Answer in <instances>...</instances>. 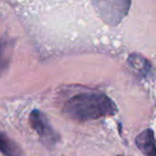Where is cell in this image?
I'll list each match as a JSON object with an SVG mask.
<instances>
[{
  "instance_id": "1",
  "label": "cell",
  "mask_w": 156,
  "mask_h": 156,
  "mask_svg": "<svg viewBox=\"0 0 156 156\" xmlns=\"http://www.w3.org/2000/svg\"><path fill=\"white\" fill-rule=\"evenodd\" d=\"M117 111L115 102L104 93L78 94L71 97L64 106V113L79 121L114 116Z\"/></svg>"
},
{
  "instance_id": "2",
  "label": "cell",
  "mask_w": 156,
  "mask_h": 156,
  "mask_svg": "<svg viewBox=\"0 0 156 156\" xmlns=\"http://www.w3.org/2000/svg\"><path fill=\"white\" fill-rule=\"evenodd\" d=\"M100 18L111 27L118 26L127 15L132 0H90Z\"/></svg>"
},
{
  "instance_id": "3",
  "label": "cell",
  "mask_w": 156,
  "mask_h": 156,
  "mask_svg": "<svg viewBox=\"0 0 156 156\" xmlns=\"http://www.w3.org/2000/svg\"><path fill=\"white\" fill-rule=\"evenodd\" d=\"M30 124L46 146H54L60 140V135L54 131L48 118L39 109H33L31 112Z\"/></svg>"
},
{
  "instance_id": "4",
  "label": "cell",
  "mask_w": 156,
  "mask_h": 156,
  "mask_svg": "<svg viewBox=\"0 0 156 156\" xmlns=\"http://www.w3.org/2000/svg\"><path fill=\"white\" fill-rule=\"evenodd\" d=\"M135 144L144 156H156V140L152 129H146L138 134Z\"/></svg>"
},
{
  "instance_id": "5",
  "label": "cell",
  "mask_w": 156,
  "mask_h": 156,
  "mask_svg": "<svg viewBox=\"0 0 156 156\" xmlns=\"http://www.w3.org/2000/svg\"><path fill=\"white\" fill-rule=\"evenodd\" d=\"M127 63L137 73L144 78H150L153 74V66L144 56L138 53H131L127 58Z\"/></svg>"
},
{
  "instance_id": "6",
  "label": "cell",
  "mask_w": 156,
  "mask_h": 156,
  "mask_svg": "<svg viewBox=\"0 0 156 156\" xmlns=\"http://www.w3.org/2000/svg\"><path fill=\"white\" fill-rule=\"evenodd\" d=\"M0 152L4 156H21L20 147L13 141L5 133H0Z\"/></svg>"
}]
</instances>
